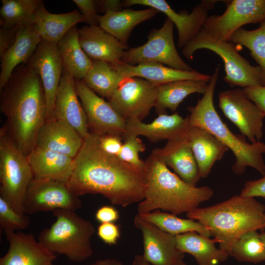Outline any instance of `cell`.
<instances>
[{
	"label": "cell",
	"mask_w": 265,
	"mask_h": 265,
	"mask_svg": "<svg viewBox=\"0 0 265 265\" xmlns=\"http://www.w3.org/2000/svg\"><path fill=\"white\" fill-rule=\"evenodd\" d=\"M66 184L79 196L98 194L112 204L124 208L144 198V172L105 152L99 136L91 133L74 158L73 172Z\"/></svg>",
	"instance_id": "1"
},
{
	"label": "cell",
	"mask_w": 265,
	"mask_h": 265,
	"mask_svg": "<svg viewBox=\"0 0 265 265\" xmlns=\"http://www.w3.org/2000/svg\"><path fill=\"white\" fill-rule=\"evenodd\" d=\"M0 92L3 125L17 147L27 156L35 147L47 116L45 92L39 74L27 64L13 72Z\"/></svg>",
	"instance_id": "2"
},
{
	"label": "cell",
	"mask_w": 265,
	"mask_h": 265,
	"mask_svg": "<svg viewBox=\"0 0 265 265\" xmlns=\"http://www.w3.org/2000/svg\"><path fill=\"white\" fill-rule=\"evenodd\" d=\"M145 162V194L137 206L138 214L156 210L177 215L187 213L213 195L211 187L192 186L172 172L154 150Z\"/></svg>",
	"instance_id": "3"
},
{
	"label": "cell",
	"mask_w": 265,
	"mask_h": 265,
	"mask_svg": "<svg viewBox=\"0 0 265 265\" xmlns=\"http://www.w3.org/2000/svg\"><path fill=\"white\" fill-rule=\"evenodd\" d=\"M219 240V248L229 252L238 238L251 231L265 230V206L254 197L235 195L220 203L197 208L186 213Z\"/></svg>",
	"instance_id": "4"
},
{
	"label": "cell",
	"mask_w": 265,
	"mask_h": 265,
	"mask_svg": "<svg viewBox=\"0 0 265 265\" xmlns=\"http://www.w3.org/2000/svg\"><path fill=\"white\" fill-rule=\"evenodd\" d=\"M220 66L218 65L211 76L205 93L194 106L187 108L189 125L203 128L213 134L231 150L235 157L232 166L236 175L243 174L247 167L256 169L262 176L265 172V143H248L242 135L233 133L224 123L215 108L213 95Z\"/></svg>",
	"instance_id": "5"
},
{
	"label": "cell",
	"mask_w": 265,
	"mask_h": 265,
	"mask_svg": "<svg viewBox=\"0 0 265 265\" xmlns=\"http://www.w3.org/2000/svg\"><path fill=\"white\" fill-rule=\"evenodd\" d=\"M53 213L55 221L40 232L38 241L72 262H82L91 257V239L95 232L93 224L74 211L57 210Z\"/></svg>",
	"instance_id": "6"
},
{
	"label": "cell",
	"mask_w": 265,
	"mask_h": 265,
	"mask_svg": "<svg viewBox=\"0 0 265 265\" xmlns=\"http://www.w3.org/2000/svg\"><path fill=\"white\" fill-rule=\"evenodd\" d=\"M34 175L27 157L16 145L3 126L0 129V196L21 215Z\"/></svg>",
	"instance_id": "7"
},
{
	"label": "cell",
	"mask_w": 265,
	"mask_h": 265,
	"mask_svg": "<svg viewBox=\"0 0 265 265\" xmlns=\"http://www.w3.org/2000/svg\"><path fill=\"white\" fill-rule=\"evenodd\" d=\"M201 49L212 51L221 58L225 72L223 80L231 87L245 88L261 85L260 67L252 65L238 52L233 43L215 40L201 30L183 48L182 53L191 60L194 53Z\"/></svg>",
	"instance_id": "8"
},
{
	"label": "cell",
	"mask_w": 265,
	"mask_h": 265,
	"mask_svg": "<svg viewBox=\"0 0 265 265\" xmlns=\"http://www.w3.org/2000/svg\"><path fill=\"white\" fill-rule=\"evenodd\" d=\"M173 28V22L167 18L160 28L151 30L145 43L125 50L121 61L132 65L157 62L178 70H195L184 61L177 51Z\"/></svg>",
	"instance_id": "9"
},
{
	"label": "cell",
	"mask_w": 265,
	"mask_h": 265,
	"mask_svg": "<svg viewBox=\"0 0 265 265\" xmlns=\"http://www.w3.org/2000/svg\"><path fill=\"white\" fill-rule=\"evenodd\" d=\"M220 15L209 16L202 28L218 41H230L233 33L244 25L265 21V0H233Z\"/></svg>",
	"instance_id": "10"
},
{
	"label": "cell",
	"mask_w": 265,
	"mask_h": 265,
	"mask_svg": "<svg viewBox=\"0 0 265 265\" xmlns=\"http://www.w3.org/2000/svg\"><path fill=\"white\" fill-rule=\"evenodd\" d=\"M218 106L225 116L239 130L250 143L263 137L265 115L246 96L243 88L222 91L218 94Z\"/></svg>",
	"instance_id": "11"
},
{
	"label": "cell",
	"mask_w": 265,
	"mask_h": 265,
	"mask_svg": "<svg viewBox=\"0 0 265 265\" xmlns=\"http://www.w3.org/2000/svg\"><path fill=\"white\" fill-rule=\"evenodd\" d=\"M157 86L140 78L126 77L108 101L126 121H142L155 107Z\"/></svg>",
	"instance_id": "12"
},
{
	"label": "cell",
	"mask_w": 265,
	"mask_h": 265,
	"mask_svg": "<svg viewBox=\"0 0 265 265\" xmlns=\"http://www.w3.org/2000/svg\"><path fill=\"white\" fill-rule=\"evenodd\" d=\"M82 202L66 184L57 181L34 178L27 190L24 203L25 214L65 210L75 212Z\"/></svg>",
	"instance_id": "13"
},
{
	"label": "cell",
	"mask_w": 265,
	"mask_h": 265,
	"mask_svg": "<svg viewBox=\"0 0 265 265\" xmlns=\"http://www.w3.org/2000/svg\"><path fill=\"white\" fill-rule=\"evenodd\" d=\"M75 80L77 93L84 110L90 133L99 136L116 135L123 139L126 122L108 101L91 90L82 80Z\"/></svg>",
	"instance_id": "14"
},
{
	"label": "cell",
	"mask_w": 265,
	"mask_h": 265,
	"mask_svg": "<svg viewBox=\"0 0 265 265\" xmlns=\"http://www.w3.org/2000/svg\"><path fill=\"white\" fill-rule=\"evenodd\" d=\"M218 1L202 0L193 8L190 13L185 10L177 12L164 0H125L122 1V5L125 7L143 5L162 12L176 26L178 35L177 46L183 48L202 30L209 12L214 9Z\"/></svg>",
	"instance_id": "15"
},
{
	"label": "cell",
	"mask_w": 265,
	"mask_h": 265,
	"mask_svg": "<svg viewBox=\"0 0 265 265\" xmlns=\"http://www.w3.org/2000/svg\"><path fill=\"white\" fill-rule=\"evenodd\" d=\"M26 64L41 78L46 101V119H49L53 114L56 94L64 68L57 44L41 40Z\"/></svg>",
	"instance_id": "16"
},
{
	"label": "cell",
	"mask_w": 265,
	"mask_h": 265,
	"mask_svg": "<svg viewBox=\"0 0 265 265\" xmlns=\"http://www.w3.org/2000/svg\"><path fill=\"white\" fill-rule=\"evenodd\" d=\"M133 223L142 233L144 258L153 265H173L184 253L177 247L176 236L167 233L136 214Z\"/></svg>",
	"instance_id": "17"
},
{
	"label": "cell",
	"mask_w": 265,
	"mask_h": 265,
	"mask_svg": "<svg viewBox=\"0 0 265 265\" xmlns=\"http://www.w3.org/2000/svg\"><path fill=\"white\" fill-rule=\"evenodd\" d=\"M9 247L0 258V265H54L57 255L49 250L31 234L4 231Z\"/></svg>",
	"instance_id": "18"
},
{
	"label": "cell",
	"mask_w": 265,
	"mask_h": 265,
	"mask_svg": "<svg viewBox=\"0 0 265 265\" xmlns=\"http://www.w3.org/2000/svg\"><path fill=\"white\" fill-rule=\"evenodd\" d=\"M52 117L68 124L83 139L90 134L84 110L77 93L75 79L64 68L56 92Z\"/></svg>",
	"instance_id": "19"
},
{
	"label": "cell",
	"mask_w": 265,
	"mask_h": 265,
	"mask_svg": "<svg viewBox=\"0 0 265 265\" xmlns=\"http://www.w3.org/2000/svg\"><path fill=\"white\" fill-rule=\"evenodd\" d=\"M189 127L188 116L183 118L177 112L162 113L150 123L138 120L127 121L123 139L130 135H143L152 142L173 140L186 136Z\"/></svg>",
	"instance_id": "20"
},
{
	"label": "cell",
	"mask_w": 265,
	"mask_h": 265,
	"mask_svg": "<svg viewBox=\"0 0 265 265\" xmlns=\"http://www.w3.org/2000/svg\"><path fill=\"white\" fill-rule=\"evenodd\" d=\"M84 139L65 122L52 117L46 119L40 128L35 146L75 158Z\"/></svg>",
	"instance_id": "21"
},
{
	"label": "cell",
	"mask_w": 265,
	"mask_h": 265,
	"mask_svg": "<svg viewBox=\"0 0 265 265\" xmlns=\"http://www.w3.org/2000/svg\"><path fill=\"white\" fill-rule=\"evenodd\" d=\"M79 40L89 58L110 64L120 62L124 51L128 49L99 26H87L79 29Z\"/></svg>",
	"instance_id": "22"
},
{
	"label": "cell",
	"mask_w": 265,
	"mask_h": 265,
	"mask_svg": "<svg viewBox=\"0 0 265 265\" xmlns=\"http://www.w3.org/2000/svg\"><path fill=\"white\" fill-rule=\"evenodd\" d=\"M110 64L123 78L144 79L157 86L181 80H200L209 82L211 78V76L196 70H178L157 62H146L132 65L120 61Z\"/></svg>",
	"instance_id": "23"
},
{
	"label": "cell",
	"mask_w": 265,
	"mask_h": 265,
	"mask_svg": "<svg viewBox=\"0 0 265 265\" xmlns=\"http://www.w3.org/2000/svg\"><path fill=\"white\" fill-rule=\"evenodd\" d=\"M41 40L35 24L19 28L14 43L0 57V91L15 69L28 62Z\"/></svg>",
	"instance_id": "24"
},
{
	"label": "cell",
	"mask_w": 265,
	"mask_h": 265,
	"mask_svg": "<svg viewBox=\"0 0 265 265\" xmlns=\"http://www.w3.org/2000/svg\"><path fill=\"white\" fill-rule=\"evenodd\" d=\"M154 150L183 181L196 186L201 178L187 136L168 140L163 147Z\"/></svg>",
	"instance_id": "25"
},
{
	"label": "cell",
	"mask_w": 265,
	"mask_h": 265,
	"mask_svg": "<svg viewBox=\"0 0 265 265\" xmlns=\"http://www.w3.org/2000/svg\"><path fill=\"white\" fill-rule=\"evenodd\" d=\"M34 178L67 184L74 168V158L35 146L27 156Z\"/></svg>",
	"instance_id": "26"
},
{
	"label": "cell",
	"mask_w": 265,
	"mask_h": 265,
	"mask_svg": "<svg viewBox=\"0 0 265 265\" xmlns=\"http://www.w3.org/2000/svg\"><path fill=\"white\" fill-rule=\"evenodd\" d=\"M187 138L197 164L201 178H206L214 163L229 150L213 134L201 127L190 126Z\"/></svg>",
	"instance_id": "27"
},
{
	"label": "cell",
	"mask_w": 265,
	"mask_h": 265,
	"mask_svg": "<svg viewBox=\"0 0 265 265\" xmlns=\"http://www.w3.org/2000/svg\"><path fill=\"white\" fill-rule=\"evenodd\" d=\"M159 12L152 7L138 10L128 8L118 11H110L98 15V22L104 30L128 47V40L134 27L153 18Z\"/></svg>",
	"instance_id": "28"
},
{
	"label": "cell",
	"mask_w": 265,
	"mask_h": 265,
	"mask_svg": "<svg viewBox=\"0 0 265 265\" xmlns=\"http://www.w3.org/2000/svg\"><path fill=\"white\" fill-rule=\"evenodd\" d=\"M178 249L183 253L192 255L198 265H218L225 262L230 256L227 251L215 246L219 240L193 231L176 235Z\"/></svg>",
	"instance_id": "29"
},
{
	"label": "cell",
	"mask_w": 265,
	"mask_h": 265,
	"mask_svg": "<svg viewBox=\"0 0 265 265\" xmlns=\"http://www.w3.org/2000/svg\"><path fill=\"white\" fill-rule=\"evenodd\" d=\"M81 22H85L84 18L77 9L53 14L48 12L43 4L37 13L34 24L42 40L57 44L72 28Z\"/></svg>",
	"instance_id": "30"
},
{
	"label": "cell",
	"mask_w": 265,
	"mask_h": 265,
	"mask_svg": "<svg viewBox=\"0 0 265 265\" xmlns=\"http://www.w3.org/2000/svg\"><path fill=\"white\" fill-rule=\"evenodd\" d=\"M209 82L200 80H181L157 86L155 105L156 112L159 114L165 113L166 109L175 111L188 95L193 93L203 95Z\"/></svg>",
	"instance_id": "31"
},
{
	"label": "cell",
	"mask_w": 265,
	"mask_h": 265,
	"mask_svg": "<svg viewBox=\"0 0 265 265\" xmlns=\"http://www.w3.org/2000/svg\"><path fill=\"white\" fill-rule=\"evenodd\" d=\"M57 47L64 68L75 79L82 80L92 64V59L81 48L79 29L72 28L58 42Z\"/></svg>",
	"instance_id": "32"
},
{
	"label": "cell",
	"mask_w": 265,
	"mask_h": 265,
	"mask_svg": "<svg viewBox=\"0 0 265 265\" xmlns=\"http://www.w3.org/2000/svg\"><path fill=\"white\" fill-rule=\"evenodd\" d=\"M0 27L19 29L34 24L37 13L44 4L41 0H1Z\"/></svg>",
	"instance_id": "33"
},
{
	"label": "cell",
	"mask_w": 265,
	"mask_h": 265,
	"mask_svg": "<svg viewBox=\"0 0 265 265\" xmlns=\"http://www.w3.org/2000/svg\"><path fill=\"white\" fill-rule=\"evenodd\" d=\"M91 67L82 80L93 92L107 100L124 78L106 62L92 60Z\"/></svg>",
	"instance_id": "34"
},
{
	"label": "cell",
	"mask_w": 265,
	"mask_h": 265,
	"mask_svg": "<svg viewBox=\"0 0 265 265\" xmlns=\"http://www.w3.org/2000/svg\"><path fill=\"white\" fill-rule=\"evenodd\" d=\"M137 214L142 219L154 224L162 230L175 236L195 231L208 238L211 236L210 231L205 225L189 218H182L177 215L162 212L159 210Z\"/></svg>",
	"instance_id": "35"
},
{
	"label": "cell",
	"mask_w": 265,
	"mask_h": 265,
	"mask_svg": "<svg viewBox=\"0 0 265 265\" xmlns=\"http://www.w3.org/2000/svg\"><path fill=\"white\" fill-rule=\"evenodd\" d=\"M230 41L250 51V55L261 70V86H265V21L253 30L239 28L232 35Z\"/></svg>",
	"instance_id": "36"
},
{
	"label": "cell",
	"mask_w": 265,
	"mask_h": 265,
	"mask_svg": "<svg viewBox=\"0 0 265 265\" xmlns=\"http://www.w3.org/2000/svg\"><path fill=\"white\" fill-rule=\"evenodd\" d=\"M229 254L239 262L258 264L265 261V247L257 231H249L241 235Z\"/></svg>",
	"instance_id": "37"
},
{
	"label": "cell",
	"mask_w": 265,
	"mask_h": 265,
	"mask_svg": "<svg viewBox=\"0 0 265 265\" xmlns=\"http://www.w3.org/2000/svg\"><path fill=\"white\" fill-rule=\"evenodd\" d=\"M124 139V143L117 156L123 161L144 172L145 162L139 158V153L145 150V144L138 136L130 135Z\"/></svg>",
	"instance_id": "38"
},
{
	"label": "cell",
	"mask_w": 265,
	"mask_h": 265,
	"mask_svg": "<svg viewBox=\"0 0 265 265\" xmlns=\"http://www.w3.org/2000/svg\"><path fill=\"white\" fill-rule=\"evenodd\" d=\"M29 218L26 215H21L1 197L0 196V227L5 230H21L28 227Z\"/></svg>",
	"instance_id": "39"
},
{
	"label": "cell",
	"mask_w": 265,
	"mask_h": 265,
	"mask_svg": "<svg viewBox=\"0 0 265 265\" xmlns=\"http://www.w3.org/2000/svg\"><path fill=\"white\" fill-rule=\"evenodd\" d=\"M97 233L104 243L109 245L116 244L121 236L119 226L113 222L101 223Z\"/></svg>",
	"instance_id": "40"
},
{
	"label": "cell",
	"mask_w": 265,
	"mask_h": 265,
	"mask_svg": "<svg viewBox=\"0 0 265 265\" xmlns=\"http://www.w3.org/2000/svg\"><path fill=\"white\" fill-rule=\"evenodd\" d=\"M83 16L85 22L89 26H99L98 22V11L95 0H73Z\"/></svg>",
	"instance_id": "41"
},
{
	"label": "cell",
	"mask_w": 265,
	"mask_h": 265,
	"mask_svg": "<svg viewBox=\"0 0 265 265\" xmlns=\"http://www.w3.org/2000/svg\"><path fill=\"white\" fill-rule=\"evenodd\" d=\"M240 195L245 197H262L265 199V172L262 178L247 181Z\"/></svg>",
	"instance_id": "42"
},
{
	"label": "cell",
	"mask_w": 265,
	"mask_h": 265,
	"mask_svg": "<svg viewBox=\"0 0 265 265\" xmlns=\"http://www.w3.org/2000/svg\"><path fill=\"white\" fill-rule=\"evenodd\" d=\"M99 142L102 148L106 153L118 156L122 145L121 137L113 134H106L99 136Z\"/></svg>",
	"instance_id": "43"
},
{
	"label": "cell",
	"mask_w": 265,
	"mask_h": 265,
	"mask_svg": "<svg viewBox=\"0 0 265 265\" xmlns=\"http://www.w3.org/2000/svg\"><path fill=\"white\" fill-rule=\"evenodd\" d=\"M243 89L248 98L261 109L265 115V86L258 85Z\"/></svg>",
	"instance_id": "44"
},
{
	"label": "cell",
	"mask_w": 265,
	"mask_h": 265,
	"mask_svg": "<svg viewBox=\"0 0 265 265\" xmlns=\"http://www.w3.org/2000/svg\"><path fill=\"white\" fill-rule=\"evenodd\" d=\"M95 217L100 223H114L119 219L120 214L118 210L114 207L103 206L96 211Z\"/></svg>",
	"instance_id": "45"
},
{
	"label": "cell",
	"mask_w": 265,
	"mask_h": 265,
	"mask_svg": "<svg viewBox=\"0 0 265 265\" xmlns=\"http://www.w3.org/2000/svg\"><path fill=\"white\" fill-rule=\"evenodd\" d=\"M19 29L0 28V57L14 43Z\"/></svg>",
	"instance_id": "46"
},
{
	"label": "cell",
	"mask_w": 265,
	"mask_h": 265,
	"mask_svg": "<svg viewBox=\"0 0 265 265\" xmlns=\"http://www.w3.org/2000/svg\"><path fill=\"white\" fill-rule=\"evenodd\" d=\"M98 11L106 13L107 11H118L121 10L122 1L119 0H95Z\"/></svg>",
	"instance_id": "47"
},
{
	"label": "cell",
	"mask_w": 265,
	"mask_h": 265,
	"mask_svg": "<svg viewBox=\"0 0 265 265\" xmlns=\"http://www.w3.org/2000/svg\"><path fill=\"white\" fill-rule=\"evenodd\" d=\"M88 265H123L120 261L112 258L99 259Z\"/></svg>",
	"instance_id": "48"
},
{
	"label": "cell",
	"mask_w": 265,
	"mask_h": 265,
	"mask_svg": "<svg viewBox=\"0 0 265 265\" xmlns=\"http://www.w3.org/2000/svg\"><path fill=\"white\" fill-rule=\"evenodd\" d=\"M131 265H153L144 258L143 255H136L132 260Z\"/></svg>",
	"instance_id": "49"
},
{
	"label": "cell",
	"mask_w": 265,
	"mask_h": 265,
	"mask_svg": "<svg viewBox=\"0 0 265 265\" xmlns=\"http://www.w3.org/2000/svg\"><path fill=\"white\" fill-rule=\"evenodd\" d=\"M259 234H260V238H261L263 243L264 244V245H265V230L261 231V232Z\"/></svg>",
	"instance_id": "50"
},
{
	"label": "cell",
	"mask_w": 265,
	"mask_h": 265,
	"mask_svg": "<svg viewBox=\"0 0 265 265\" xmlns=\"http://www.w3.org/2000/svg\"><path fill=\"white\" fill-rule=\"evenodd\" d=\"M173 265H187L186 264V263L185 262V261H184L183 259L177 262Z\"/></svg>",
	"instance_id": "51"
},
{
	"label": "cell",
	"mask_w": 265,
	"mask_h": 265,
	"mask_svg": "<svg viewBox=\"0 0 265 265\" xmlns=\"http://www.w3.org/2000/svg\"></svg>",
	"instance_id": "52"
}]
</instances>
